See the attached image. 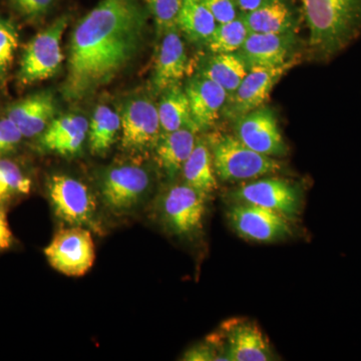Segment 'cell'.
<instances>
[{
  "label": "cell",
  "mask_w": 361,
  "mask_h": 361,
  "mask_svg": "<svg viewBox=\"0 0 361 361\" xmlns=\"http://www.w3.org/2000/svg\"><path fill=\"white\" fill-rule=\"evenodd\" d=\"M196 130L180 129L161 134L155 149L156 160L168 178L174 179L182 172L183 166L196 145Z\"/></svg>",
  "instance_id": "obj_20"
},
{
  "label": "cell",
  "mask_w": 361,
  "mask_h": 361,
  "mask_svg": "<svg viewBox=\"0 0 361 361\" xmlns=\"http://www.w3.org/2000/svg\"><path fill=\"white\" fill-rule=\"evenodd\" d=\"M207 198L186 183L173 185L164 192L159 201L161 223L173 234H193L202 228Z\"/></svg>",
  "instance_id": "obj_8"
},
{
  "label": "cell",
  "mask_w": 361,
  "mask_h": 361,
  "mask_svg": "<svg viewBox=\"0 0 361 361\" xmlns=\"http://www.w3.org/2000/svg\"><path fill=\"white\" fill-rule=\"evenodd\" d=\"M207 142L216 176L223 182L258 179L282 170L281 161L248 148L236 135L214 133Z\"/></svg>",
  "instance_id": "obj_3"
},
{
  "label": "cell",
  "mask_w": 361,
  "mask_h": 361,
  "mask_svg": "<svg viewBox=\"0 0 361 361\" xmlns=\"http://www.w3.org/2000/svg\"><path fill=\"white\" fill-rule=\"evenodd\" d=\"M32 180L18 161L0 158V205L26 196L32 191Z\"/></svg>",
  "instance_id": "obj_27"
},
{
  "label": "cell",
  "mask_w": 361,
  "mask_h": 361,
  "mask_svg": "<svg viewBox=\"0 0 361 361\" xmlns=\"http://www.w3.org/2000/svg\"><path fill=\"white\" fill-rule=\"evenodd\" d=\"M161 39L152 78L154 90L158 94L180 85L189 68L186 47L179 28L164 33Z\"/></svg>",
  "instance_id": "obj_15"
},
{
  "label": "cell",
  "mask_w": 361,
  "mask_h": 361,
  "mask_svg": "<svg viewBox=\"0 0 361 361\" xmlns=\"http://www.w3.org/2000/svg\"><path fill=\"white\" fill-rule=\"evenodd\" d=\"M49 265L70 277L84 276L96 259L94 239L90 229L80 226L59 230L44 249Z\"/></svg>",
  "instance_id": "obj_7"
},
{
  "label": "cell",
  "mask_w": 361,
  "mask_h": 361,
  "mask_svg": "<svg viewBox=\"0 0 361 361\" xmlns=\"http://www.w3.org/2000/svg\"><path fill=\"white\" fill-rule=\"evenodd\" d=\"M311 58L329 63L361 35V0H302Z\"/></svg>",
  "instance_id": "obj_2"
},
{
  "label": "cell",
  "mask_w": 361,
  "mask_h": 361,
  "mask_svg": "<svg viewBox=\"0 0 361 361\" xmlns=\"http://www.w3.org/2000/svg\"><path fill=\"white\" fill-rule=\"evenodd\" d=\"M249 33L243 14H241L235 20L217 25L212 37L207 42V47L211 54L237 52L245 42Z\"/></svg>",
  "instance_id": "obj_28"
},
{
  "label": "cell",
  "mask_w": 361,
  "mask_h": 361,
  "mask_svg": "<svg viewBox=\"0 0 361 361\" xmlns=\"http://www.w3.org/2000/svg\"><path fill=\"white\" fill-rule=\"evenodd\" d=\"M233 201L268 209L295 220L300 213V190L293 183L281 178H265L246 183L230 195Z\"/></svg>",
  "instance_id": "obj_9"
},
{
  "label": "cell",
  "mask_w": 361,
  "mask_h": 361,
  "mask_svg": "<svg viewBox=\"0 0 361 361\" xmlns=\"http://www.w3.org/2000/svg\"><path fill=\"white\" fill-rule=\"evenodd\" d=\"M248 71V66L238 52H231L211 54L202 63L199 73L222 87L229 97L239 87Z\"/></svg>",
  "instance_id": "obj_22"
},
{
  "label": "cell",
  "mask_w": 361,
  "mask_h": 361,
  "mask_svg": "<svg viewBox=\"0 0 361 361\" xmlns=\"http://www.w3.org/2000/svg\"><path fill=\"white\" fill-rule=\"evenodd\" d=\"M13 244V233L9 227L6 209L4 205H0V252L9 250Z\"/></svg>",
  "instance_id": "obj_34"
},
{
  "label": "cell",
  "mask_w": 361,
  "mask_h": 361,
  "mask_svg": "<svg viewBox=\"0 0 361 361\" xmlns=\"http://www.w3.org/2000/svg\"><path fill=\"white\" fill-rule=\"evenodd\" d=\"M214 18L219 23L235 20L238 14V6L235 0H202Z\"/></svg>",
  "instance_id": "obj_33"
},
{
  "label": "cell",
  "mask_w": 361,
  "mask_h": 361,
  "mask_svg": "<svg viewBox=\"0 0 361 361\" xmlns=\"http://www.w3.org/2000/svg\"><path fill=\"white\" fill-rule=\"evenodd\" d=\"M144 0H102L71 33L61 92L78 102L110 85L139 56L148 33Z\"/></svg>",
  "instance_id": "obj_1"
},
{
  "label": "cell",
  "mask_w": 361,
  "mask_h": 361,
  "mask_svg": "<svg viewBox=\"0 0 361 361\" xmlns=\"http://www.w3.org/2000/svg\"><path fill=\"white\" fill-rule=\"evenodd\" d=\"M122 129L121 116L110 106H97L89 123V144L94 156H104L110 151Z\"/></svg>",
  "instance_id": "obj_26"
},
{
  "label": "cell",
  "mask_w": 361,
  "mask_h": 361,
  "mask_svg": "<svg viewBox=\"0 0 361 361\" xmlns=\"http://www.w3.org/2000/svg\"><path fill=\"white\" fill-rule=\"evenodd\" d=\"M220 337L228 361L274 360L262 330L250 320H228L223 324Z\"/></svg>",
  "instance_id": "obj_14"
},
{
  "label": "cell",
  "mask_w": 361,
  "mask_h": 361,
  "mask_svg": "<svg viewBox=\"0 0 361 361\" xmlns=\"http://www.w3.org/2000/svg\"><path fill=\"white\" fill-rule=\"evenodd\" d=\"M242 14L250 32L268 35L294 32L295 18L284 0H266L258 8Z\"/></svg>",
  "instance_id": "obj_21"
},
{
  "label": "cell",
  "mask_w": 361,
  "mask_h": 361,
  "mask_svg": "<svg viewBox=\"0 0 361 361\" xmlns=\"http://www.w3.org/2000/svg\"><path fill=\"white\" fill-rule=\"evenodd\" d=\"M89 123L84 116L75 114L59 116L39 135L37 148L61 156L78 155L87 139Z\"/></svg>",
  "instance_id": "obj_19"
},
{
  "label": "cell",
  "mask_w": 361,
  "mask_h": 361,
  "mask_svg": "<svg viewBox=\"0 0 361 361\" xmlns=\"http://www.w3.org/2000/svg\"><path fill=\"white\" fill-rule=\"evenodd\" d=\"M47 197L56 217L66 224L99 231L97 200L80 180L65 174L52 175L47 183Z\"/></svg>",
  "instance_id": "obj_6"
},
{
  "label": "cell",
  "mask_w": 361,
  "mask_h": 361,
  "mask_svg": "<svg viewBox=\"0 0 361 361\" xmlns=\"http://www.w3.org/2000/svg\"><path fill=\"white\" fill-rule=\"evenodd\" d=\"M152 188L146 168L133 164L106 169L99 179V196L104 207L115 215L134 212L144 203Z\"/></svg>",
  "instance_id": "obj_4"
},
{
  "label": "cell",
  "mask_w": 361,
  "mask_h": 361,
  "mask_svg": "<svg viewBox=\"0 0 361 361\" xmlns=\"http://www.w3.org/2000/svg\"><path fill=\"white\" fill-rule=\"evenodd\" d=\"M296 63V59H291L283 65L250 68L239 87L228 97L223 115L235 121L265 106L275 85Z\"/></svg>",
  "instance_id": "obj_10"
},
{
  "label": "cell",
  "mask_w": 361,
  "mask_h": 361,
  "mask_svg": "<svg viewBox=\"0 0 361 361\" xmlns=\"http://www.w3.org/2000/svg\"><path fill=\"white\" fill-rule=\"evenodd\" d=\"M159 102L158 114L160 118L161 129L163 134L174 130L192 129L199 132L192 118L191 109L185 89L180 85L169 87L161 92Z\"/></svg>",
  "instance_id": "obj_23"
},
{
  "label": "cell",
  "mask_w": 361,
  "mask_h": 361,
  "mask_svg": "<svg viewBox=\"0 0 361 361\" xmlns=\"http://www.w3.org/2000/svg\"><path fill=\"white\" fill-rule=\"evenodd\" d=\"M296 44L294 32L268 35L249 33L238 54L249 70L252 68L277 66L291 59Z\"/></svg>",
  "instance_id": "obj_16"
},
{
  "label": "cell",
  "mask_w": 361,
  "mask_h": 361,
  "mask_svg": "<svg viewBox=\"0 0 361 361\" xmlns=\"http://www.w3.org/2000/svg\"><path fill=\"white\" fill-rule=\"evenodd\" d=\"M54 94L37 92L16 102L6 109V116L20 130L23 137H39L56 118Z\"/></svg>",
  "instance_id": "obj_18"
},
{
  "label": "cell",
  "mask_w": 361,
  "mask_h": 361,
  "mask_svg": "<svg viewBox=\"0 0 361 361\" xmlns=\"http://www.w3.org/2000/svg\"><path fill=\"white\" fill-rule=\"evenodd\" d=\"M68 20V16H59L25 45L18 73V84L33 85L59 73L63 61L61 37Z\"/></svg>",
  "instance_id": "obj_5"
},
{
  "label": "cell",
  "mask_w": 361,
  "mask_h": 361,
  "mask_svg": "<svg viewBox=\"0 0 361 361\" xmlns=\"http://www.w3.org/2000/svg\"><path fill=\"white\" fill-rule=\"evenodd\" d=\"M217 25L202 0H183L177 25L190 42L207 44Z\"/></svg>",
  "instance_id": "obj_25"
},
{
  "label": "cell",
  "mask_w": 361,
  "mask_h": 361,
  "mask_svg": "<svg viewBox=\"0 0 361 361\" xmlns=\"http://www.w3.org/2000/svg\"><path fill=\"white\" fill-rule=\"evenodd\" d=\"M266 0H235L237 6L239 9H241L243 13H250L254 9L258 8Z\"/></svg>",
  "instance_id": "obj_35"
},
{
  "label": "cell",
  "mask_w": 361,
  "mask_h": 361,
  "mask_svg": "<svg viewBox=\"0 0 361 361\" xmlns=\"http://www.w3.org/2000/svg\"><path fill=\"white\" fill-rule=\"evenodd\" d=\"M144 2L155 23L158 37L169 30L178 28V14L183 0H144Z\"/></svg>",
  "instance_id": "obj_30"
},
{
  "label": "cell",
  "mask_w": 361,
  "mask_h": 361,
  "mask_svg": "<svg viewBox=\"0 0 361 361\" xmlns=\"http://www.w3.org/2000/svg\"><path fill=\"white\" fill-rule=\"evenodd\" d=\"M56 0H8L14 13L30 23H37L51 13Z\"/></svg>",
  "instance_id": "obj_31"
},
{
  "label": "cell",
  "mask_w": 361,
  "mask_h": 361,
  "mask_svg": "<svg viewBox=\"0 0 361 361\" xmlns=\"http://www.w3.org/2000/svg\"><path fill=\"white\" fill-rule=\"evenodd\" d=\"M185 92L197 129L199 132L210 129L224 110L227 92L200 73L188 80Z\"/></svg>",
  "instance_id": "obj_17"
},
{
  "label": "cell",
  "mask_w": 361,
  "mask_h": 361,
  "mask_svg": "<svg viewBox=\"0 0 361 361\" xmlns=\"http://www.w3.org/2000/svg\"><path fill=\"white\" fill-rule=\"evenodd\" d=\"M227 216L234 231L250 241L272 243L291 235L286 218L261 207L238 203L230 208Z\"/></svg>",
  "instance_id": "obj_13"
},
{
  "label": "cell",
  "mask_w": 361,
  "mask_h": 361,
  "mask_svg": "<svg viewBox=\"0 0 361 361\" xmlns=\"http://www.w3.org/2000/svg\"><path fill=\"white\" fill-rule=\"evenodd\" d=\"M20 44V33L13 21L0 16V82H6Z\"/></svg>",
  "instance_id": "obj_29"
},
{
  "label": "cell",
  "mask_w": 361,
  "mask_h": 361,
  "mask_svg": "<svg viewBox=\"0 0 361 361\" xmlns=\"http://www.w3.org/2000/svg\"><path fill=\"white\" fill-rule=\"evenodd\" d=\"M235 135L261 155L283 157L288 152L272 109L263 106L235 120Z\"/></svg>",
  "instance_id": "obj_12"
},
{
  "label": "cell",
  "mask_w": 361,
  "mask_h": 361,
  "mask_svg": "<svg viewBox=\"0 0 361 361\" xmlns=\"http://www.w3.org/2000/svg\"><path fill=\"white\" fill-rule=\"evenodd\" d=\"M182 173L186 184L207 197L217 189L212 154L207 140L197 139L193 152L183 166Z\"/></svg>",
  "instance_id": "obj_24"
},
{
  "label": "cell",
  "mask_w": 361,
  "mask_h": 361,
  "mask_svg": "<svg viewBox=\"0 0 361 361\" xmlns=\"http://www.w3.org/2000/svg\"><path fill=\"white\" fill-rule=\"evenodd\" d=\"M122 146L132 153L155 149L161 134L157 104L147 97H137L123 104L121 113Z\"/></svg>",
  "instance_id": "obj_11"
},
{
  "label": "cell",
  "mask_w": 361,
  "mask_h": 361,
  "mask_svg": "<svg viewBox=\"0 0 361 361\" xmlns=\"http://www.w3.org/2000/svg\"><path fill=\"white\" fill-rule=\"evenodd\" d=\"M23 140L20 130L7 116L0 118V158L14 153Z\"/></svg>",
  "instance_id": "obj_32"
}]
</instances>
